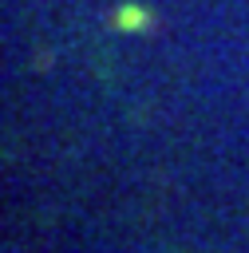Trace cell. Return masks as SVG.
Returning a JSON list of instances; mask_svg holds the SVG:
<instances>
[{
	"label": "cell",
	"instance_id": "obj_1",
	"mask_svg": "<svg viewBox=\"0 0 249 253\" xmlns=\"http://www.w3.org/2000/svg\"><path fill=\"white\" fill-rule=\"evenodd\" d=\"M146 24H150V12L138 8V4H126V8H119V16H115V28H123V32H138V28H146Z\"/></svg>",
	"mask_w": 249,
	"mask_h": 253
}]
</instances>
